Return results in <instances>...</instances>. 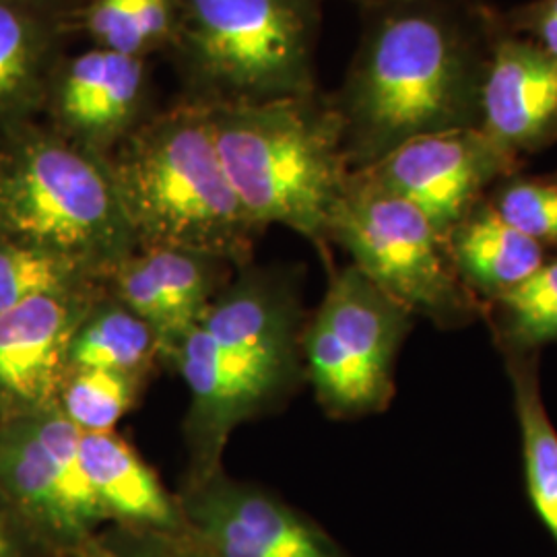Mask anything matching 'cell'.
Returning a JSON list of instances; mask_svg holds the SVG:
<instances>
[{
	"label": "cell",
	"instance_id": "6da1fadb",
	"mask_svg": "<svg viewBox=\"0 0 557 557\" xmlns=\"http://www.w3.org/2000/svg\"><path fill=\"white\" fill-rule=\"evenodd\" d=\"M301 308L289 275L239 267L168 363L188 391L184 478L223 469L239 425L277 411L306 379Z\"/></svg>",
	"mask_w": 557,
	"mask_h": 557
},
{
	"label": "cell",
	"instance_id": "7a4b0ae2",
	"mask_svg": "<svg viewBox=\"0 0 557 557\" xmlns=\"http://www.w3.org/2000/svg\"><path fill=\"white\" fill-rule=\"evenodd\" d=\"M139 248H180L252 262L262 234L223 172L209 106L197 101L137 124L106 156Z\"/></svg>",
	"mask_w": 557,
	"mask_h": 557
},
{
	"label": "cell",
	"instance_id": "3957f363",
	"mask_svg": "<svg viewBox=\"0 0 557 557\" xmlns=\"http://www.w3.org/2000/svg\"><path fill=\"white\" fill-rule=\"evenodd\" d=\"M223 172L250 220L301 236H329L347 180L341 120L304 96L252 103H207Z\"/></svg>",
	"mask_w": 557,
	"mask_h": 557
},
{
	"label": "cell",
	"instance_id": "277c9868",
	"mask_svg": "<svg viewBox=\"0 0 557 557\" xmlns=\"http://www.w3.org/2000/svg\"><path fill=\"white\" fill-rule=\"evenodd\" d=\"M0 236L106 278L139 246L106 156L71 137L32 135L0 151Z\"/></svg>",
	"mask_w": 557,
	"mask_h": 557
},
{
	"label": "cell",
	"instance_id": "5b68a950",
	"mask_svg": "<svg viewBox=\"0 0 557 557\" xmlns=\"http://www.w3.org/2000/svg\"><path fill=\"white\" fill-rule=\"evenodd\" d=\"M176 32L195 79L211 96L202 103L304 96L308 25L296 0H182Z\"/></svg>",
	"mask_w": 557,
	"mask_h": 557
},
{
	"label": "cell",
	"instance_id": "8992f818",
	"mask_svg": "<svg viewBox=\"0 0 557 557\" xmlns=\"http://www.w3.org/2000/svg\"><path fill=\"white\" fill-rule=\"evenodd\" d=\"M411 312L354 264L331 278L301 331L304 374L333 418L380 413L395 397V361Z\"/></svg>",
	"mask_w": 557,
	"mask_h": 557
},
{
	"label": "cell",
	"instance_id": "52a82bcc",
	"mask_svg": "<svg viewBox=\"0 0 557 557\" xmlns=\"http://www.w3.org/2000/svg\"><path fill=\"white\" fill-rule=\"evenodd\" d=\"M329 236L351 255L358 271L411 314L444 322L467 310V298L442 259L434 225L363 172L347 180Z\"/></svg>",
	"mask_w": 557,
	"mask_h": 557
},
{
	"label": "cell",
	"instance_id": "ba28073f",
	"mask_svg": "<svg viewBox=\"0 0 557 557\" xmlns=\"http://www.w3.org/2000/svg\"><path fill=\"white\" fill-rule=\"evenodd\" d=\"M455 48L425 17L386 21L370 44L351 96L361 139L382 158L403 140L434 133L457 100Z\"/></svg>",
	"mask_w": 557,
	"mask_h": 557
},
{
	"label": "cell",
	"instance_id": "9c48e42d",
	"mask_svg": "<svg viewBox=\"0 0 557 557\" xmlns=\"http://www.w3.org/2000/svg\"><path fill=\"white\" fill-rule=\"evenodd\" d=\"M81 432L59 409L0 421V498L57 557L108 527L81 465Z\"/></svg>",
	"mask_w": 557,
	"mask_h": 557
},
{
	"label": "cell",
	"instance_id": "30bf717a",
	"mask_svg": "<svg viewBox=\"0 0 557 557\" xmlns=\"http://www.w3.org/2000/svg\"><path fill=\"white\" fill-rule=\"evenodd\" d=\"M176 498L205 557H351L312 518L225 469L182 479Z\"/></svg>",
	"mask_w": 557,
	"mask_h": 557
},
{
	"label": "cell",
	"instance_id": "8fae6325",
	"mask_svg": "<svg viewBox=\"0 0 557 557\" xmlns=\"http://www.w3.org/2000/svg\"><path fill=\"white\" fill-rule=\"evenodd\" d=\"M101 285L36 296L0 314V421L59 409L73 338Z\"/></svg>",
	"mask_w": 557,
	"mask_h": 557
},
{
	"label": "cell",
	"instance_id": "7c38bea8",
	"mask_svg": "<svg viewBox=\"0 0 557 557\" xmlns=\"http://www.w3.org/2000/svg\"><path fill=\"white\" fill-rule=\"evenodd\" d=\"M236 271L218 257L151 246L122 260L106 275L103 287L153 329L168 363Z\"/></svg>",
	"mask_w": 557,
	"mask_h": 557
},
{
	"label": "cell",
	"instance_id": "4fadbf2b",
	"mask_svg": "<svg viewBox=\"0 0 557 557\" xmlns=\"http://www.w3.org/2000/svg\"><path fill=\"white\" fill-rule=\"evenodd\" d=\"M490 172L487 147L458 131L403 140L363 170L382 188L411 202L438 234L465 215Z\"/></svg>",
	"mask_w": 557,
	"mask_h": 557
},
{
	"label": "cell",
	"instance_id": "5bb4252c",
	"mask_svg": "<svg viewBox=\"0 0 557 557\" xmlns=\"http://www.w3.org/2000/svg\"><path fill=\"white\" fill-rule=\"evenodd\" d=\"M145 89V57L94 48L71 60L59 108L69 137L108 156L137 126Z\"/></svg>",
	"mask_w": 557,
	"mask_h": 557
},
{
	"label": "cell",
	"instance_id": "9a60e30c",
	"mask_svg": "<svg viewBox=\"0 0 557 557\" xmlns=\"http://www.w3.org/2000/svg\"><path fill=\"white\" fill-rule=\"evenodd\" d=\"M81 465L108 524L186 535L176 492L116 432H83Z\"/></svg>",
	"mask_w": 557,
	"mask_h": 557
},
{
	"label": "cell",
	"instance_id": "2e32d148",
	"mask_svg": "<svg viewBox=\"0 0 557 557\" xmlns=\"http://www.w3.org/2000/svg\"><path fill=\"white\" fill-rule=\"evenodd\" d=\"M483 110L494 143L537 140L557 120V60L529 44H504L485 81Z\"/></svg>",
	"mask_w": 557,
	"mask_h": 557
},
{
	"label": "cell",
	"instance_id": "e0dca14e",
	"mask_svg": "<svg viewBox=\"0 0 557 557\" xmlns=\"http://www.w3.org/2000/svg\"><path fill=\"white\" fill-rule=\"evenodd\" d=\"M165 366L153 329L103 285L81 320L71 345V370H112L147 380Z\"/></svg>",
	"mask_w": 557,
	"mask_h": 557
},
{
	"label": "cell",
	"instance_id": "ac0fdd59",
	"mask_svg": "<svg viewBox=\"0 0 557 557\" xmlns=\"http://www.w3.org/2000/svg\"><path fill=\"white\" fill-rule=\"evenodd\" d=\"M457 257L469 277L499 296L543 264L541 244L502 220L498 211L481 213L460 232Z\"/></svg>",
	"mask_w": 557,
	"mask_h": 557
},
{
	"label": "cell",
	"instance_id": "d6986e66",
	"mask_svg": "<svg viewBox=\"0 0 557 557\" xmlns=\"http://www.w3.org/2000/svg\"><path fill=\"white\" fill-rule=\"evenodd\" d=\"M515 403L522 432L524 473L535 512L557 545V432L539 391L535 363L515 359L510 363Z\"/></svg>",
	"mask_w": 557,
	"mask_h": 557
},
{
	"label": "cell",
	"instance_id": "ffe728a7",
	"mask_svg": "<svg viewBox=\"0 0 557 557\" xmlns=\"http://www.w3.org/2000/svg\"><path fill=\"white\" fill-rule=\"evenodd\" d=\"M147 382L112 370H71L60 393L59 411L85 434L114 432L139 403Z\"/></svg>",
	"mask_w": 557,
	"mask_h": 557
},
{
	"label": "cell",
	"instance_id": "44dd1931",
	"mask_svg": "<svg viewBox=\"0 0 557 557\" xmlns=\"http://www.w3.org/2000/svg\"><path fill=\"white\" fill-rule=\"evenodd\" d=\"M100 281L71 260L0 236V314L25 299L73 292Z\"/></svg>",
	"mask_w": 557,
	"mask_h": 557
},
{
	"label": "cell",
	"instance_id": "7402d4cb",
	"mask_svg": "<svg viewBox=\"0 0 557 557\" xmlns=\"http://www.w3.org/2000/svg\"><path fill=\"white\" fill-rule=\"evenodd\" d=\"M512 314L515 333L524 343H545L557 338V260L541 264L502 296Z\"/></svg>",
	"mask_w": 557,
	"mask_h": 557
},
{
	"label": "cell",
	"instance_id": "603a6c76",
	"mask_svg": "<svg viewBox=\"0 0 557 557\" xmlns=\"http://www.w3.org/2000/svg\"><path fill=\"white\" fill-rule=\"evenodd\" d=\"M73 557H205L188 535L108 524Z\"/></svg>",
	"mask_w": 557,
	"mask_h": 557
},
{
	"label": "cell",
	"instance_id": "cb8c5ba5",
	"mask_svg": "<svg viewBox=\"0 0 557 557\" xmlns=\"http://www.w3.org/2000/svg\"><path fill=\"white\" fill-rule=\"evenodd\" d=\"M36 36L32 23L0 2V103L17 98L36 71Z\"/></svg>",
	"mask_w": 557,
	"mask_h": 557
},
{
	"label": "cell",
	"instance_id": "d4e9b609",
	"mask_svg": "<svg viewBox=\"0 0 557 557\" xmlns=\"http://www.w3.org/2000/svg\"><path fill=\"white\" fill-rule=\"evenodd\" d=\"M499 218L535 242L557 239V188L543 184H517L498 205Z\"/></svg>",
	"mask_w": 557,
	"mask_h": 557
},
{
	"label": "cell",
	"instance_id": "484cf974",
	"mask_svg": "<svg viewBox=\"0 0 557 557\" xmlns=\"http://www.w3.org/2000/svg\"><path fill=\"white\" fill-rule=\"evenodd\" d=\"M85 23L91 38L98 41V48L145 57L137 38L133 0H94L85 15Z\"/></svg>",
	"mask_w": 557,
	"mask_h": 557
},
{
	"label": "cell",
	"instance_id": "4316f807",
	"mask_svg": "<svg viewBox=\"0 0 557 557\" xmlns=\"http://www.w3.org/2000/svg\"><path fill=\"white\" fill-rule=\"evenodd\" d=\"M133 13L143 54L174 36L176 13L172 0H133Z\"/></svg>",
	"mask_w": 557,
	"mask_h": 557
},
{
	"label": "cell",
	"instance_id": "83f0119b",
	"mask_svg": "<svg viewBox=\"0 0 557 557\" xmlns=\"http://www.w3.org/2000/svg\"><path fill=\"white\" fill-rule=\"evenodd\" d=\"M0 557H57L2 498H0Z\"/></svg>",
	"mask_w": 557,
	"mask_h": 557
},
{
	"label": "cell",
	"instance_id": "f1b7e54d",
	"mask_svg": "<svg viewBox=\"0 0 557 557\" xmlns=\"http://www.w3.org/2000/svg\"><path fill=\"white\" fill-rule=\"evenodd\" d=\"M539 36L545 46V52L557 60V20L549 15H541L539 20Z\"/></svg>",
	"mask_w": 557,
	"mask_h": 557
},
{
	"label": "cell",
	"instance_id": "f546056e",
	"mask_svg": "<svg viewBox=\"0 0 557 557\" xmlns=\"http://www.w3.org/2000/svg\"><path fill=\"white\" fill-rule=\"evenodd\" d=\"M543 15H549V17H556L557 20V0H549V4L545 7Z\"/></svg>",
	"mask_w": 557,
	"mask_h": 557
}]
</instances>
